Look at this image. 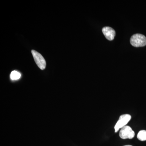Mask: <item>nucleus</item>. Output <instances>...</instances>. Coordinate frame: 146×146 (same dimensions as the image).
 Segmentation results:
<instances>
[{
    "label": "nucleus",
    "mask_w": 146,
    "mask_h": 146,
    "mask_svg": "<svg viewBox=\"0 0 146 146\" xmlns=\"http://www.w3.org/2000/svg\"><path fill=\"white\" fill-rule=\"evenodd\" d=\"M130 42L131 44L133 46H144L146 45V37L142 34H134L131 37Z\"/></svg>",
    "instance_id": "nucleus-1"
},
{
    "label": "nucleus",
    "mask_w": 146,
    "mask_h": 146,
    "mask_svg": "<svg viewBox=\"0 0 146 146\" xmlns=\"http://www.w3.org/2000/svg\"><path fill=\"white\" fill-rule=\"evenodd\" d=\"M32 54L33 56L35 61L38 67L42 70L45 69L46 66V60L41 54L35 50H32Z\"/></svg>",
    "instance_id": "nucleus-2"
},
{
    "label": "nucleus",
    "mask_w": 146,
    "mask_h": 146,
    "mask_svg": "<svg viewBox=\"0 0 146 146\" xmlns=\"http://www.w3.org/2000/svg\"><path fill=\"white\" fill-rule=\"evenodd\" d=\"M131 119V116L128 114L121 115L115 126V133L117 132L120 129L125 126L130 121Z\"/></svg>",
    "instance_id": "nucleus-3"
},
{
    "label": "nucleus",
    "mask_w": 146,
    "mask_h": 146,
    "mask_svg": "<svg viewBox=\"0 0 146 146\" xmlns=\"http://www.w3.org/2000/svg\"><path fill=\"white\" fill-rule=\"evenodd\" d=\"M119 136L123 139H132L135 136V133L130 127L126 125L121 128Z\"/></svg>",
    "instance_id": "nucleus-4"
},
{
    "label": "nucleus",
    "mask_w": 146,
    "mask_h": 146,
    "mask_svg": "<svg viewBox=\"0 0 146 146\" xmlns=\"http://www.w3.org/2000/svg\"><path fill=\"white\" fill-rule=\"evenodd\" d=\"M102 31L106 39L110 41H112L115 38L116 33L112 28L108 27H104L102 29Z\"/></svg>",
    "instance_id": "nucleus-5"
},
{
    "label": "nucleus",
    "mask_w": 146,
    "mask_h": 146,
    "mask_svg": "<svg viewBox=\"0 0 146 146\" xmlns=\"http://www.w3.org/2000/svg\"><path fill=\"white\" fill-rule=\"evenodd\" d=\"M21 74L16 71H13L10 74V78L12 80H17L21 77Z\"/></svg>",
    "instance_id": "nucleus-6"
},
{
    "label": "nucleus",
    "mask_w": 146,
    "mask_h": 146,
    "mask_svg": "<svg viewBox=\"0 0 146 146\" xmlns=\"http://www.w3.org/2000/svg\"><path fill=\"white\" fill-rule=\"evenodd\" d=\"M137 138L141 141H146V131H140L137 135Z\"/></svg>",
    "instance_id": "nucleus-7"
},
{
    "label": "nucleus",
    "mask_w": 146,
    "mask_h": 146,
    "mask_svg": "<svg viewBox=\"0 0 146 146\" xmlns=\"http://www.w3.org/2000/svg\"><path fill=\"white\" fill-rule=\"evenodd\" d=\"M132 146L129 145H125V146Z\"/></svg>",
    "instance_id": "nucleus-8"
}]
</instances>
